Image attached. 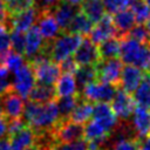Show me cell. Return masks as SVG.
<instances>
[{"instance_id": "obj_1", "label": "cell", "mask_w": 150, "mask_h": 150, "mask_svg": "<svg viewBox=\"0 0 150 150\" xmlns=\"http://www.w3.org/2000/svg\"><path fill=\"white\" fill-rule=\"evenodd\" d=\"M21 118L36 135L52 130L59 122L60 115L55 101L41 104L28 100L25 103Z\"/></svg>"}, {"instance_id": "obj_2", "label": "cell", "mask_w": 150, "mask_h": 150, "mask_svg": "<svg viewBox=\"0 0 150 150\" xmlns=\"http://www.w3.org/2000/svg\"><path fill=\"white\" fill-rule=\"evenodd\" d=\"M121 61L125 64H134L142 70H150V45L139 42L129 35L121 39Z\"/></svg>"}, {"instance_id": "obj_3", "label": "cell", "mask_w": 150, "mask_h": 150, "mask_svg": "<svg viewBox=\"0 0 150 150\" xmlns=\"http://www.w3.org/2000/svg\"><path fill=\"white\" fill-rule=\"evenodd\" d=\"M83 36L76 33L62 32L53 41H49V55L50 60L55 62H61L62 60L71 56L80 43L82 42Z\"/></svg>"}, {"instance_id": "obj_4", "label": "cell", "mask_w": 150, "mask_h": 150, "mask_svg": "<svg viewBox=\"0 0 150 150\" xmlns=\"http://www.w3.org/2000/svg\"><path fill=\"white\" fill-rule=\"evenodd\" d=\"M118 86L105 83L101 81H93L84 86L80 95L90 102H110L117 90Z\"/></svg>"}, {"instance_id": "obj_5", "label": "cell", "mask_w": 150, "mask_h": 150, "mask_svg": "<svg viewBox=\"0 0 150 150\" xmlns=\"http://www.w3.org/2000/svg\"><path fill=\"white\" fill-rule=\"evenodd\" d=\"M52 134L55 143H67L80 138H84V127L83 124L73 122L70 120H59V122L53 127Z\"/></svg>"}, {"instance_id": "obj_6", "label": "cell", "mask_w": 150, "mask_h": 150, "mask_svg": "<svg viewBox=\"0 0 150 150\" xmlns=\"http://www.w3.org/2000/svg\"><path fill=\"white\" fill-rule=\"evenodd\" d=\"M97 81L111 83L115 86L120 84V77L123 68V62L118 57L112 59H101L96 64Z\"/></svg>"}, {"instance_id": "obj_7", "label": "cell", "mask_w": 150, "mask_h": 150, "mask_svg": "<svg viewBox=\"0 0 150 150\" xmlns=\"http://www.w3.org/2000/svg\"><path fill=\"white\" fill-rule=\"evenodd\" d=\"M29 66L32 67L36 83L40 84L54 86L61 74L59 63L52 60H47L38 63H29Z\"/></svg>"}, {"instance_id": "obj_8", "label": "cell", "mask_w": 150, "mask_h": 150, "mask_svg": "<svg viewBox=\"0 0 150 150\" xmlns=\"http://www.w3.org/2000/svg\"><path fill=\"white\" fill-rule=\"evenodd\" d=\"M36 84L32 67L26 62L21 68L14 71V77L11 82L12 89L16 91L22 98H27L33 87Z\"/></svg>"}, {"instance_id": "obj_9", "label": "cell", "mask_w": 150, "mask_h": 150, "mask_svg": "<svg viewBox=\"0 0 150 150\" xmlns=\"http://www.w3.org/2000/svg\"><path fill=\"white\" fill-rule=\"evenodd\" d=\"M0 105L5 118H18L22 115L25 102L23 98L16 91H14L11 86L8 90L0 95Z\"/></svg>"}, {"instance_id": "obj_10", "label": "cell", "mask_w": 150, "mask_h": 150, "mask_svg": "<svg viewBox=\"0 0 150 150\" xmlns=\"http://www.w3.org/2000/svg\"><path fill=\"white\" fill-rule=\"evenodd\" d=\"M110 102H111L110 105H111L115 115L117 116V118H120L122 121H127L128 118H130L132 115V111L136 107L131 94L125 91L122 88H117V90Z\"/></svg>"}, {"instance_id": "obj_11", "label": "cell", "mask_w": 150, "mask_h": 150, "mask_svg": "<svg viewBox=\"0 0 150 150\" xmlns=\"http://www.w3.org/2000/svg\"><path fill=\"white\" fill-rule=\"evenodd\" d=\"M117 30H116V27L114 25V21H112V16L108 13V14H104L97 22L96 25L93 26L90 33H89V39L98 45L101 42H103L104 40L107 39H110V38H114V36H117Z\"/></svg>"}, {"instance_id": "obj_12", "label": "cell", "mask_w": 150, "mask_h": 150, "mask_svg": "<svg viewBox=\"0 0 150 150\" xmlns=\"http://www.w3.org/2000/svg\"><path fill=\"white\" fill-rule=\"evenodd\" d=\"M74 60L80 66L96 64L101 60L96 43H94L89 38H83L74 53Z\"/></svg>"}, {"instance_id": "obj_13", "label": "cell", "mask_w": 150, "mask_h": 150, "mask_svg": "<svg viewBox=\"0 0 150 150\" xmlns=\"http://www.w3.org/2000/svg\"><path fill=\"white\" fill-rule=\"evenodd\" d=\"M91 118L97 121L109 134L117 125V116L115 115L109 102H96L93 108Z\"/></svg>"}, {"instance_id": "obj_14", "label": "cell", "mask_w": 150, "mask_h": 150, "mask_svg": "<svg viewBox=\"0 0 150 150\" xmlns=\"http://www.w3.org/2000/svg\"><path fill=\"white\" fill-rule=\"evenodd\" d=\"M40 9L38 7H32L14 15H11L8 19V30L16 29L21 32L28 30L38 21Z\"/></svg>"}, {"instance_id": "obj_15", "label": "cell", "mask_w": 150, "mask_h": 150, "mask_svg": "<svg viewBox=\"0 0 150 150\" xmlns=\"http://www.w3.org/2000/svg\"><path fill=\"white\" fill-rule=\"evenodd\" d=\"M36 23L42 38L47 42L53 41L60 33H62L50 9H40Z\"/></svg>"}, {"instance_id": "obj_16", "label": "cell", "mask_w": 150, "mask_h": 150, "mask_svg": "<svg viewBox=\"0 0 150 150\" xmlns=\"http://www.w3.org/2000/svg\"><path fill=\"white\" fill-rule=\"evenodd\" d=\"M131 125L139 141L150 136V110L136 105L131 115Z\"/></svg>"}, {"instance_id": "obj_17", "label": "cell", "mask_w": 150, "mask_h": 150, "mask_svg": "<svg viewBox=\"0 0 150 150\" xmlns=\"http://www.w3.org/2000/svg\"><path fill=\"white\" fill-rule=\"evenodd\" d=\"M80 11L79 6L70 5L63 0H60L54 7L50 8L52 14L54 15L61 32H66L70 21L73 20L74 15Z\"/></svg>"}, {"instance_id": "obj_18", "label": "cell", "mask_w": 150, "mask_h": 150, "mask_svg": "<svg viewBox=\"0 0 150 150\" xmlns=\"http://www.w3.org/2000/svg\"><path fill=\"white\" fill-rule=\"evenodd\" d=\"M26 41H25V50H23V56L27 59V61L32 60L40 50L43 49L45 47V39L42 38L39 28L36 25L32 26L28 30H26Z\"/></svg>"}, {"instance_id": "obj_19", "label": "cell", "mask_w": 150, "mask_h": 150, "mask_svg": "<svg viewBox=\"0 0 150 150\" xmlns=\"http://www.w3.org/2000/svg\"><path fill=\"white\" fill-rule=\"evenodd\" d=\"M144 70L141 68L134 66V64H125L122 68L121 77H120V83L122 89H124L128 93H134V90L137 88L139 82L144 77Z\"/></svg>"}, {"instance_id": "obj_20", "label": "cell", "mask_w": 150, "mask_h": 150, "mask_svg": "<svg viewBox=\"0 0 150 150\" xmlns=\"http://www.w3.org/2000/svg\"><path fill=\"white\" fill-rule=\"evenodd\" d=\"M36 135L33 129L28 125H25L22 129L9 136V142L12 150H25L26 148L35 143Z\"/></svg>"}, {"instance_id": "obj_21", "label": "cell", "mask_w": 150, "mask_h": 150, "mask_svg": "<svg viewBox=\"0 0 150 150\" xmlns=\"http://www.w3.org/2000/svg\"><path fill=\"white\" fill-rule=\"evenodd\" d=\"M57 97L56 95V90L54 86H48V84H40L36 83L33 89L30 90L29 95H28V100L33 101L35 103H48L52 101H55Z\"/></svg>"}, {"instance_id": "obj_22", "label": "cell", "mask_w": 150, "mask_h": 150, "mask_svg": "<svg viewBox=\"0 0 150 150\" xmlns=\"http://www.w3.org/2000/svg\"><path fill=\"white\" fill-rule=\"evenodd\" d=\"M112 21H114L117 33H120L121 35L128 34V32L136 25L135 15H134L132 11L129 8H125V9L114 13Z\"/></svg>"}, {"instance_id": "obj_23", "label": "cell", "mask_w": 150, "mask_h": 150, "mask_svg": "<svg viewBox=\"0 0 150 150\" xmlns=\"http://www.w3.org/2000/svg\"><path fill=\"white\" fill-rule=\"evenodd\" d=\"M93 102L87 101L86 98H83L82 96H80L79 102L76 104V107L74 108V110L71 111V114L69 115L68 120L80 123V124H84L87 123L93 115Z\"/></svg>"}, {"instance_id": "obj_24", "label": "cell", "mask_w": 150, "mask_h": 150, "mask_svg": "<svg viewBox=\"0 0 150 150\" xmlns=\"http://www.w3.org/2000/svg\"><path fill=\"white\" fill-rule=\"evenodd\" d=\"M94 26V22L80 9L73 18V20L70 21L68 28L66 32H70V33H76L80 34L82 36L89 35L91 28Z\"/></svg>"}, {"instance_id": "obj_25", "label": "cell", "mask_w": 150, "mask_h": 150, "mask_svg": "<svg viewBox=\"0 0 150 150\" xmlns=\"http://www.w3.org/2000/svg\"><path fill=\"white\" fill-rule=\"evenodd\" d=\"M132 98L136 105L150 110V77L148 76V74L144 75L143 80L134 90Z\"/></svg>"}, {"instance_id": "obj_26", "label": "cell", "mask_w": 150, "mask_h": 150, "mask_svg": "<svg viewBox=\"0 0 150 150\" xmlns=\"http://www.w3.org/2000/svg\"><path fill=\"white\" fill-rule=\"evenodd\" d=\"M55 90L57 96H68L77 94V86L74 77V74L63 73L59 76L55 82Z\"/></svg>"}, {"instance_id": "obj_27", "label": "cell", "mask_w": 150, "mask_h": 150, "mask_svg": "<svg viewBox=\"0 0 150 150\" xmlns=\"http://www.w3.org/2000/svg\"><path fill=\"white\" fill-rule=\"evenodd\" d=\"M80 9L94 23H96L105 14V8L102 0H83V2L80 5Z\"/></svg>"}, {"instance_id": "obj_28", "label": "cell", "mask_w": 150, "mask_h": 150, "mask_svg": "<svg viewBox=\"0 0 150 150\" xmlns=\"http://www.w3.org/2000/svg\"><path fill=\"white\" fill-rule=\"evenodd\" d=\"M74 77H75V81H76L77 91L80 93L84 86H87L88 83H90V82L97 80L95 64L81 66L80 68L77 67L76 71L74 73Z\"/></svg>"}, {"instance_id": "obj_29", "label": "cell", "mask_w": 150, "mask_h": 150, "mask_svg": "<svg viewBox=\"0 0 150 150\" xmlns=\"http://www.w3.org/2000/svg\"><path fill=\"white\" fill-rule=\"evenodd\" d=\"M80 96H81L80 93H77L75 95L57 96L56 97L55 103H56V107H57V110H59L60 120H67L69 117V115L71 114V111L76 107Z\"/></svg>"}, {"instance_id": "obj_30", "label": "cell", "mask_w": 150, "mask_h": 150, "mask_svg": "<svg viewBox=\"0 0 150 150\" xmlns=\"http://www.w3.org/2000/svg\"><path fill=\"white\" fill-rule=\"evenodd\" d=\"M98 53L101 59H112L120 56L121 50V39L117 36L110 38L104 40L103 42L98 43Z\"/></svg>"}, {"instance_id": "obj_31", "label": "cell", "mask_w": 150, "mask_h": 150, "mask_svg": "<svg viewBox=\"0 0 150 150\" xmlns=\"http://www.w3.org/2000/svg\"><path fill=\"white\" fill-rule=\"evenodd\" d=\"M110 134L95 120H89L84 125V138L87 141L101 138V137H108Z\"/></svg>"}, {"instance_id": "obj_32", "label": "cell", "mask_w": 150, "mask_h": 150, "mask_svg": "<svg viewBox=\"0 0 150 150\" xmlns=\"http://www.w3.org/2000/svg\"><path fill=\"white\" fill-rule=\"evenodd\" d=\"M8 15H14L35 6V0H2Z\"/></svg>"}, {"instance_id": "obj_33", "label": "cell", "mask_w": 150, "mask_h": 150, "mask_svg": "<svg viewBox=\"0 0 150 150\" xmlns=\"http://www.w3.org/2000/svg\"><path fill=\"white\" fill-rule=\"evenodd\" d=\"M130 7L135 15L136 23H145V21L150 18V7L144 1L135 0Z\"/></svg>"}, {"instance_id": "obj_34", "label": "cell", "mask_w": 150, "mask_h": 150, "mask_svg": "<svg viewBox=\"0 0 150 150\" xmlns=\"http://www.w3.org/2000/svg\"><path fill=\"white\" fill-rule=\"evenodd\" d=\"M25 63H26V62H25V57H23L21 54H19V53H16V52H14V50L11 49V50L8 52V54L6 55V57H5L2 64H5V67L8 69L9 73H11V71L14 73V71H16L19 68H21Z\"/></svg>"}, {"instance_id": "obj_35", "label": "cell", "mask_w": 150, "mask_h": 150, "mask_svg": "<svg viewBox=\"0 0 150 150\" xmlns=\"http://www.w3.org/2000/svg\"><path fill=\"white\" fill-rule=\"evenodd\" d=\"M9 41H11V48H12V50H14V52L23 55L25 41H26L25 32L16 30V29H11Z\"/></svg>"}, {"instance_id": "obj_36", "label": "cell", "mask_w": 150, "mask_h": 150, "mask_svg": "<svg viewBox=\"0 0 150 150\" xmlns=\"http://www.w3.org/2000/svg\"><path fill=\"white\" fill-rule=\"evenodd\" d=\"M138 146H139L138 138L120 137V138L115 139V142L110 149H104V150H138Z\"/></svg>"}, {"instance_id": "obj_37", "label": "cell", "mask_w": 150, "mask_h": 150, "mask_svg": "<svg viewBox=\"0 0 150 150\" xmlns=\"http://www.w3.org/2000/svg\"><path fill=\"white\" fill-rule=\"evenodd\" d=\"M49 150H88V143L86 138H80L67 143H53Z\"/></svg>"}, {"instance_id": "obj_38", "label": "cell", "mask_w": 150, "mask_h": 150, "mask_svg": "<svg viewBox=\"0 0 150 150\" xmlns=\"http://www.w3.org/2000/svg\"><path fill=\"white\" fill-rule=\"evenodd\" d=\"M105 11L109 14H114L118 11L129 8L135 0H102Z\"/></svg>"}, {"instance_id": "obj_39", "label": "cell", "mask_w": 150, "mask_h": 150, "mask_svg": "<svg viewBox=\"0 0 150 150\" xmlns=\"http://www.w3.org/2000/svg\"><path fill=\"white\" fill-rule=\"evenodd\" d=\"M130 38L139 41V42H143V43H149L150 40H149V34H148V30L145 28V26H143L142 23H137L135 25L129 32L128 34Z\"/></svg>"}, {"instance_id": "obj_40", "label": "cell", "mask_w": 150, "mask_h": 150, "mask_svg": "<svg viewBox=\"0 0 150 150\" xmlns=\"http://www.w3.org/2000/svg\"><path fill=\"white\" fill-rule=\"evenodd\" d=\"M6 123H7V136L8 137L11 135L15 134L16 131H19L20 129H22L25 125H27L21 117H18V118H6Z\"/></svg>"}, {"instance_id": "obj_41", "label": "cell", "mask_w": 150, "mask_h": 150, "mask_svg": "<svg viewBox=\"0 0 150 150\" xmlns=\"http://www.w3.org/2000/svg\"><path fill=\"white\" fill-rule=\"evenodd\" d=\"M9 50H11L9 34L6 32L4 34H0V64L4 63V60Z\"/></svg>"}, {"instance_id": "obj_42", "label": "cell", "mask_w": 150, "mask_h": 150, "mask_svg": "<svg viewBox=\"0 0 150 150\" xmlns=\"http://www.w3.org/2000/svg\"><path fill=\"white\" fill-rule=\"evenodd\" d=\"M59 66H60V70L62 73H68V74H74L77 69V63L75 62L74 57L69 56L64 60H62L61 62H59Z\"/></svg>"}, {"instance_id": "obj_43", "label": "cell", "mask_w": 150, "mask_h": 150, "mask_svg": "<svg viewBox=\"0 0 150 150\" xmlns=\"http://www.w3.org/2000/svg\"><path fill=\"white\" fill-rule=\"evenodd\" d=\"M0 150H12L8 136H5V137L0 138Z\"/></svg>"}, {"instance_id": "obj_44", "label": "cell", "mask_w": 150, "mask_h": 150, "mask_svg": "<svg viewBox=\"0 0 150 150\" xmlns=\"http://www.w3.org/2000/svg\"><path fill=\"white\" fill-rule=\"evenodd\" d=\"M7 136V123H6V118L2 116L0 117V138Z\"/></svg>"}, {"instance_id": "obj_45", "label": "cell", "mask_w": 150, "mask_h": 150, "mask_svg": "<svg viewBox=\"0 0 150 150\" xmlns=\"http://www.w3.org/2000/svg\"><path fill=\"white\" fill-rule=\"evenodd\" d=\"M138 150H150V136L143 138L139 141Z\"/></svg>"}, {"instance_id": "obj_46", "label": "cell", "mask_w": 150, "mask_h": 150, "mask_svg": "<svg viewBox=\"0 0 150 150\" xmlns=\"http://www.w3.org/2000/svg\"><path fill=\"white\" fill-rule=\"evenodd\" d=\"M8 75H9V71L5 67V64H0V81L8 79Z\"/></svg>"}, {"instance_id": "obj_47", "label": "cell", "mask_w": 150, "mask_h": 150, "mask_svg": "<svg viewBox=\"0 0 150 150\" xmlns=\"http://www.w3.org/2000/svg\"><path fill=\"white\" fill-rule=\"evenodd\" d=\"M25 150H49V148H46V146H42V145H39V144L34 143L33 145L26 148Z\"/></svg>"}, {"instance_id": "obj_48", "label": "cell", "mask_w": 150, "mask_h": 150, "mask_svg": "<svg viewBox=\"0 0 150 150\" xmlns=\"http://www.w3.org/2000/svg\"><path fill=\"white\" fill-rule=\"evenodd\" d=\"M63 1H66L70 5H74V6H80L83 2V0H63Z\"/></svg>"}, {"instance_id": "obj_49", "label": "cell", "mask_w": 150, "mask_h": 150, "mask_svg": "<svg viewBox=\"0 0 150 150\" xmlns=\"http://www.w3.org/2000/svg\"><path fill=\"white\" fill-rule=\"evenodd\" d=\"M8 29H7V27H6V25L5 23H2V22H0V34H4V33H6Z\"/></svg>"}, {"instance_id": "obj_50", "label": "cell", "mask_w": 150, "mask_h": 150, "mask_svg": "<svg viewBox=\"0 0 150 150\" xmlns=\"http://www.w3.org/2000/svg\"><path fill=\"white\" fill-rule=\"evenodd\" d=\"M145 28L148 30V34H149V40H150V18L145 21Z\"/></svg>"}, {"instance_id": "obj_51", "label": "cell", "mask_w": 150, "mask_h": 150, "mask_svg": "<svg viewBox=\"0 0 150 150\" xmlns=\"http://www.w3.org/2000/svg\"><path fill=\"white\" fill-rule=\"evenodd\" d=\"M143 1H144V2H145V4H146L149 7H150V0H143Z\"/></svg>"}, {"instance_id": "obj_52", "label": "cell", "mask_w": 150, "mask_h": 150, "mask_svg": "<svg viewBox=\"0 0 150 150\" xmlns=\"http://www.w3.org/2000/svg\"><path fill=\"white\" fill-rule=\"evenodd\" d=\"M4 115H2V109H1V105H0V117H2Z\"/></svg>"}, {"instance_id": "obj_53", "label": "cell", "mask_w": 150, "mask_h": 150, "mask_svg": "<svg viewBox=\"0 0 150 150\" xmlns=\"http://www.w3.org/2000/svg\"><path fill=\"white\" fill-rule=\"evenodd\" d=\"M148 76L150 77V70H148Z\"/></svg>"}]
</instances>
